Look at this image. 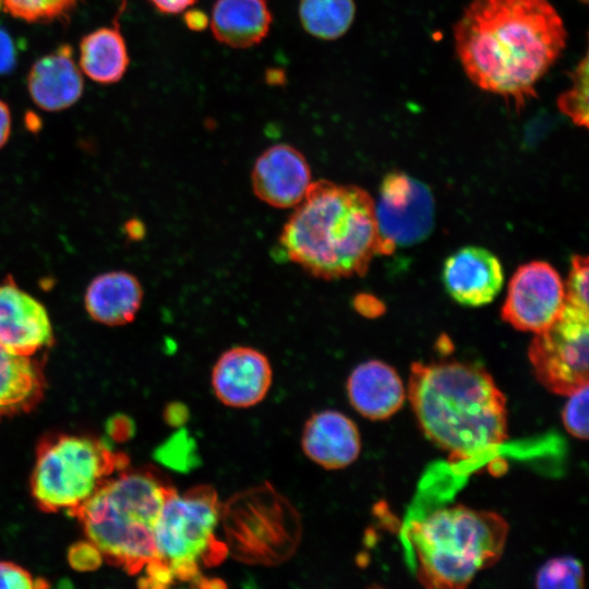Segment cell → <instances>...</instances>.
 Listing matches in <instances>:
<instances>
[{
  "mask_svg": "<svg viewBox=\"0 0 589 589\" xmlns=\"http://www.w3.org/2000/svg\"><path fill=\"white\" fill-rule=\"evenodd\" d=\"M469 80L519 111L566 46L562 17L548 0H472L454 27Z\"/></svg>",
  "mask_w": 589,
  "mask_h": 589,
  "instance_id": "6da1fadb",
  "label": "cell"
},
{
  "mask_svg": "<svg viewBox=\"0 0 589 589\" xmlns=\"http://www.w3.org/2000/svg\"><path fill=\"white\" fill-rule=\"evenodd\" d=\"M407 396L423 433L450 458H476L507 438L505 395L479 365L413 362Z\"/></svg>",
  "mask_w": 589,
  "mask_h": 589,
  "instance_id": "7a4b0ae2",
  "label": "cell"
},
{
  "mask_svg": "<svg viewBox=\"0 0 589 589\" xmlns=\"http://www.w3.org/2000/svg\"><path fill=\"white\" fill-rule=\"evenodd\" d=\"M293 208L279 244L308 274L325 280L362 276L382 255L374 201L362 188L314 181Z\"/></svg>",
  "mask_w": 589,
  "mask_h": 589,
  "instance_id": "3957f363",
  "label": "cell"
},
{
  "mask_svg": "<svg viewBox=\"0 0 589 589\" xmlns=\"http://www.w3.org/2000/svg\"><path fill=\"white\" fill-rule=\"evenodd\" d=\"M509 526L497 513L465 505L441 508L407 529L426 588L461 589L502 557Z\"/></svg>",
  "mask_w": 589,
  "mask_h": 589,
  "instance_id": "277c9868",
  "label": "cell"
},
{
  "mask_svg": "<svg viewBox=\"0 0 589 589\" xmlns=\"http://www.w3.org/2000/svg\"><path fill=\"white\" fill-rule=\"evenodd\" d=\"M169 490L152 473L123 472L106 480L72 515L104 557L136 574L156 558L155 528Z\"/></svg>",
  "mask_w": 589,
  "mask_h": 589,
  "instance_id": "5b68a950",
  "label": "cell"
},
{
  "mask_svg": "<svg viewBox=\"0 0 589 589\" xmlns=\"http://www.w3.org/2000/svg\"><path fill=\"white\" fill-rule=\"evenodd\" d=\"M220 505L207 485L167 493L155 528L156 558L142 578L145 587H165L172 580H193L202 565L221 561L228 553L217 539Z\"/></svg>",
  "mask_w": 589,
  "mask_h": 589,
  "instance_id": "8992f818",
  "label": "cell"
},
{
  "mask_svg": "<svg viewBox=\"0 0 589 589\" xmlns=\"http://www.w3.org/2000/svg\"><path fill=\"white\" fill-rule=\"evenodd\" d=\"M125 464L104 442L79 435L41 441L31 479L32 494L46 512L73 513Z\"/></svg>",
  "mask_w": 589,
  "mask_h": 589,
  "instance_id": "52a82bcc",
  "label": "cell"
},
{
  "mask_svg": "<svg viewBox=\"0 0 589 589\" xmlns=\"http://www.w3.org/2000/svg\"><path fill=\"white\" fill-rule=\"evenodd\" d=\"M220 521L228 553L247 564L285 562L301 537L297 510L267 483L241 492L221 505Z\"/></svg>",
  "mask_w": 589,
  "mask_h": 589,
  "instance_id": "ba28073f",
  "label": "cell"
},
{
  "mask_svg": "<svg viewBox=\"0 0 589 589\" xmlns=\"http://www.w3.org/2000/svg\"><path fill=\"white\" fill-rule=\"evenodd\" d=\"M589 312L565 303L560 317L537 333L528 358L538 382L568 396L588 385Z\"/></svg>",
  "mask_w": 589,
  "mask_h": 589,
  "instance_id": "9c48e42d",
  "label": "cell"
},
{
  "mask_svg": "<svg viewBox=\"0 0 589 589\" xmlns=\"http://www.w3.org/2000/svg\"><path fill=\"white\" fill-rule=\"evenodd\" d=\"M374 211L382 255L392 254L397 247L422 241L434 225L431 190L401 171L390 172L383 179Z\"/></svg>",
  "mask_w": 589,
  "mask_h": 589,
  "instance_id": "30bf717a",
  "label": "cell"
},
{
  "mask_svg": "<svg viewBox=\"0 0 589 589\" xmlns=\"http://www.w3.org/2000/svg\"><path fill=\"white\" fill-rule=\"evenodd\" d=\"M564 306V283L557 271L546 262L533 261L514 273L502 317L518 330L537 334L551 326Z\"/></svg>",
  "mask_w": 589,
  "mask_h": 589,
  "instance_id": "8fae6325",
  "label": "cell"
},
{
  "mask_svg": "<svg viewBox=\"0 0 589 589\" xmlns=\"http://www.w3.org/2000/svg\"><path fill=\"white\" fill-rule=\"evenodd\" d=\"M273 383L268 358L249 346H235L216 360L211 384L216 398L231 408H250L260 404Z\"/></svg>",
  "mask_w": 589,
  "mask_h": 589,
  "instance_id": "7c38bea8",
  "label": "cell"
},
{
  "mask_svg": "<svg viewBox=\"0 0 589 589\" xmlns=\"http://www.w3.org/2000/svg\"><path fill=\"white\" fill-rule=\"evenodd\" d=\"M312 182L306 158L288 144H276L266 148L255 160L251 172L255 196L276 208L298 205Z\"/></svg>",
  "mask_w": 589,
  "mask_h": 589,
  "instance_id": "4fadbf2b",
  "label": "cell"
},
{
  "mask_svg": "<svg viewBox=\"0 0 589 589\" xmlns=\"http://www.w3.org/2000/svg\"><path fill=\"white\" fill-rule=\"evenodd\" d=\"M442 280L456 302L481 306L490 303L501 291L504 272L492 252L480 247H465L445 260Z\"/></svg>",
  "mask_w": 589,
  "mask_h": 589,
  "instance_id": "5bb4252c",
  "label": "cell"
},
{
  "mask_svg": "<svg viewBox=\"0 0 589 589\" xmlns=\"http://www.w3.org/2000/svg\"><path fill=\"white\" fill-rule=\"evenodd\" d=\"M303 454L326 470L344 469L354 462L361 452L357 424L345 413L324 409L305 421L301 433Z\"/></svg>",
  "mask_w": 589,
  "mask_h": 589,
  "instance_id": "9a60e30c",
  "label": "cell"
},
{
  "mask_svg": "<svg viewBox=\"0 0 589 589\" xmlns=\"http://www.w3.org/2000/svg\"><path fill=\"white\" fill-rule=\"evenodd\" d=\"M51 341V323L43 304L13 284L1 285L0 345L28 357Z\"/></svg>",
  "mask_w": 589,
  "mask_h": 589,
  "instance_id": "2e32d148",
  "label": "cell"
},
{
  "mask_svg": "<svg viewBox=\"0 0 589 589\" xmlns=\"http://www.w3.org/2000/svg\"><path fill=\"white\" fill-rule=\"evenodd\" d=\"M346 392L353 409L370 420L390 418L406 399L401 377L393 366L380 360L358 364L347 378Z\"/></svg>",
  "mask_w": 589,
  "mask_h": 589,
  "instance_id": "e0dca14e",
  "label": "cell"
},
{
  "mask_svg": "<svg viewBox=\"0 0 589 589\" xmlns=\"http://www.w3.org/2000/svg\"><path fill=\"white\" fill-rule=\"evenodd\" d=\"M27 87L43 110L59 111L74 105L83 94L84 82L71 46L61 45L38 59L29 70Z\"/></svg>",
  "mask_w": 589,
  "mask_h": 589,
  "instance_id": "ac0fdd59",
  "label": "cell"
},
{
  "mask_svg": "<svg viewBox=\"0 0 589 589\" xmlns=\"http://www.w3.org/2000/svg\"><path fill=\"white\" fill-rule=\"evenodd\" d=\"M143 299L140 281L127 272H110L94 278L85 292V308L95 321L123 325L134 320Z\"/></svg>",
  "mask_w": 589,
  "mask_h": 589,
  "instance_id": "d6986e66",
  "label": "cell"
},
{
  "mask_svg": "<svg viewBox=\"0 0 589 589\" xmlns=\"http://www.w3.org/2000/svg\"><path fill=\"white\" fill-rule=\"evenodd\" d=\"M272 13L266 0H217L211 28L221 44L248 48L262 41L269 32Z\"/></svg>",
  "mask_w": 589,
  "mask_h": 589,
  "instance_id": "ffe728a7",
  "label": "cell"
},
{
  "mask_svg": "<svg viewBox=\"0 0 589 589\" xmlns=\"http://www.w3.org/2000/svg\"><path fill=\"white\" fill-rule=\"evenodd\" d=\"M44 392L40 369L0 345V418L31 410Z\"/></svg>",
  "mask_w": 589,
  "mask_h": 589,
  "instance_id": "44dd1931",
  "label": "cell"
},
{
  "mask_svg": "<svg viewBox=\"0 0 589 589\" xmlns=\"http://www.w3.org/2000/svg\"><path fill=\"white\" fill-rule=\"evenodd\" d=\"M79 63L94 82L111 84L121 80L129 65V55L117 22L82 38Z\"/></svg>",
  "mask_w": 589,
  "mask_h": 589,
  "instance_id": "7402d4cb",
  "label": "cell"
},
{
  "mask_svg": "<svg viewBox=\"0 0 589 589\" xmlns=\"http://www.w3.org/2000/svg\"><path fill=\"white\" fill-rule=\"evenodd\" d=\"M354 15L353 0H301L299 5L303 28L324 40L341 37L350 28Z\"/></svg>",
  "mask_w": 589,
  "mask_h": 589,
  "instance_id": "603a6c76",
  "label": "cell"
},
{
  "mask_svg": "<svg viewBox=\"0 0 589 589\" xmlns=\"http://www.w3.org/2000/svg\"><path fill=\"white\" fill-rule=\"evenodd\" d=\"M588 56L576 65L572 72V84L557 98L560 111L576 125L588 128Z\"/></svg>",
  "mask_w": 589,
  "mask_h": 589,
  "instance_id": "cb8c5ba5",
  "label": "cell"
},
{
  "mask_svg": "<svg viewBox=\"0 0 589 589\" xmlns=\"http://www.w3.org/2000/svg\"><path fill=\"white\" fill-rule=\"evenodd\" d=\"M584 567L578 560L572 556L554 557L539 568L536 587L579 589L584 587Z\"/></svg>",
  "mask_w": 589,
  "mask_h": 589,
  "instance_id": "d4e9b609",
  "label": "cell"
},
{
  "mask_svg": "<svg viewBox=\"0 0 589 589\" xmlns=\"http://www.w3.org/2000/svg\"><path fill=\"white\" fill-rule=\"evenodd\" d=\"M77 0H0L12 16L26 22L52 21L65 15Z\"/></svg>",
  "mask_w": 589,
  "mask_h": 589,
  "instance_id": "484cf974",
  "label": "cell"
},
{
  "mask_svg": "<svg viewBox=\"0 0 589 589\" xmlns=\"http://www.w3.org/2000/svg\"><path fill=\"white\" fill-rule=\"evenodd\" d=\"M588 392L589 386L587 385L568 395L562 411L565 429L579 440L588 438Z\"/></svg>",
  "mask_w": 589,
  "mask_h": 589,
  "instance_id": "4316f807",
  "label": "cell"
},
{
  "mask_svg": "<svg viewBox=\"0 0 589 589\" xmlns=\"http://www.w3.org/2000/svg\"><path fill=\"white\" fill-rule=\"evenodd\" d=\"M588 257L574 255L565 289V303L589 312L588 308Z\"/></svg>",
  "mask_w": 589,
  "mask_h": 589,
  "instance_id": "83f0119b",
  "label": "cell"
},
{
  "mask_svg": "<svg viewBox=\"0 0 589 589\" xmlns=\"http://www.w3.org/2000/svg\"><path fill=\"white\" fill-rule=\"evenodd\" d=\"M47 586L44 579L34 578L25 568L11 562H0V588L29 589Z\"/></svg>",
  "mask_w": 589,
  "mask_h": 589,
  "instance_id": "f1b7e54d",
  "label": "cell"
},
{
  "mask_svg": "<svg viewBox=\"0 0 589 589\" xmlns=\"http://www.w3.org/2000/svg\"><path fill=\"white\" fill-rule=\"evenodd\" d=\"M103 557L100 550L89 540L76 542L68 551L71 567L79 572L97 569Z\"/></svg>",
  "mask_w": 589,
  "mask_h": 589,
  "instance_id": "f546056e",
  "label": "cell"
},
{
  "mask_svg": "<svg viewBox=\"0 0 589 589\" xmlns=\"http://www.w3.org/2000/svg\"><path fill=\"white\" fill-rule=\"evenodd\" d=\"M17 49L13 37L0 27V75L10 73L16 65Z\"/></svg>",
  "mask_w": 589,
  "mask_h": 589,
  "instance_id": "4dcf8cb0",
  "label": "cell"
},
{
  "mask_svg": "<svg viewBox=\"0 0 589 589\" xmlns=\"http://www.w3.org/2000/svg\"><path fill=\"white\" fill-rule=\"evenodd\" d=\"M151 2L161 13L178 14L191 7L195 0H151Z\"/></svg>",
  "mask_w": 589,
  "mask_h": 589,
  "instance_id": "1f68e13d",
  "label": "cell"
},
{
  "mask_svg": "<svg viewBox=\"0 0 589 589\" xmlns=\"http://www.w3.org/2000/svg\"><path fill=\"white\" fill-rule=\"evenodd\" d=\"M11 132V113L9 106L0 99V148L7 143Z\"/></svg>",
  "mask_w": 589,
  "mask_h": 589,
  "instance_id": "d6a6232c",
  "label": "cell"
},
{
  "mask_svg": "<svg viewBox=\"0 0 589 589\" xmlns=\"http://www.w3.org/2000/svg\"><path fill=\"white\" fill-rule=\"evenodd\" d=\"M184 20L190 28L196 31L203 29L207 23V17L201 11L187 12Z\"/></svg>",
  "mask_w": 589,
  "mask_h": 589,
  "instance_id": "836d02e7",
  "label": "cell"
},
{
  "mask_svg": "<svg viewBox=\"0 0 589 589\" xmlns=\"http://www.w3.org/2000/svg\"><path fill=\"white\" fill-rule=\"evenodd\" d=\"M580 2L587 4L588 3V0H579Z\"/></svg>",
  "mask_w": 589,
  "mask_h": 589,
  "instance_id": "e575fe53",
  "label": "cell"
}]
</instances>
